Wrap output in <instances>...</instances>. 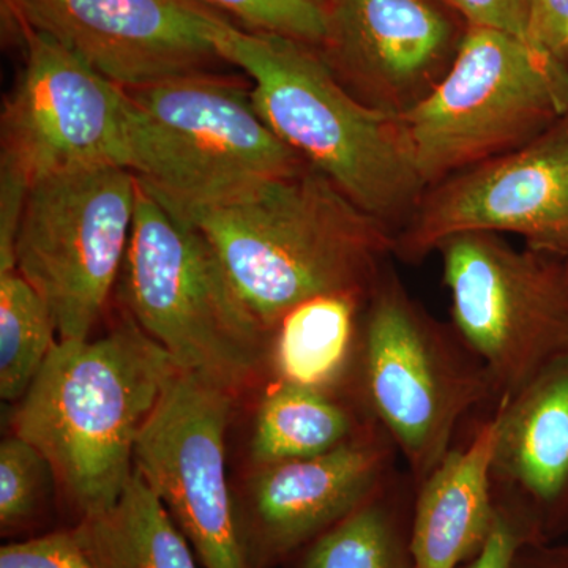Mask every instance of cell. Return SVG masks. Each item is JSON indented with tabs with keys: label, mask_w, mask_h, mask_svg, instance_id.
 I'll return each instance as SVG.
<instances>
[{
	"label": "cell",
	"mask_w": 568,
	"mask_h": 568,
	"mask_svg": "<svg viewBox=\"0 0 568 568\" xmlns=\"http://www.w3.org/2000/svg\"><path fill=\"white\" fill-rule=\"evenodd\" d=\"M22 28L48 33L123 89L209 71L230 21L196 0H10Z\"/></svg>",
	"instance_id": "4fadbf2b"
},
{
	"label": "cell",
	"mask_w": 568,
	"mask_h": 568,
	"mask_svg": "<svg viewBox=\"0 0 568 568\" xmlns=\"http://www.w3.org/2000/svg\"><path fill=\"white\" fill-rule=\"evenodd\" d=\"M469 26L497 29L530 41L529 0H446ZM532 43V41H530Z\"/></svg>",
	"instance_id": "484cf974"
},
{
	"label": "cell",
	"mask_w": 568,
	"mask_h": 568,
	"mask_svg": "<svg viewBox=\"0 0 568 568\" xmlns=\"http://www.w3.org/2000/svg\"><path fill=\"white\" fill-rule=\"evenodd\" d=\"M463 233L517 234L530 250L568 257V112L517 151L429 186L395 254L420 261Z\"/></svg>",
	"instance_id": "7c38bea8"
},
{
	"label": "cell",
	"mask_w": 568,
	"mask_h": 568,
	"mask_svg": "<svg viewBox=\"0 0 568 568\" xmlns=\"http://www.w3.org/2000/svg\"><path fill=\"white\" fill-rule=\"evenodd\" d=\"M24 65L2 111L0 171L31 186L82 168H129L126 89L48 33L24 28Z\"/></svg>",
	"instance_id": "30bf717a"
},
{
	"label": "cell",
	"mask_w": 568,
	"mask_h": 568,
	"mask_svg": "<svg viewBox=\"0 0 568 568\" xmlns=\"http://www.w3.org/2000/svg\"><path fill=\"white\" fill-rule=\"evenodd\" d=\"M74 529L95 568H197L192 545L138 470L114 507Z\"/></svg>",
	"instance_id": "44dd1931"
},
{
	"label": "cell",
	"mask_w": 568,
	"mask_h": 568,
	"mask_svg": "<svg viewBox=\"0 0 568 568\" xmlns=\"http://www.w3.org/2000/svg\"><path fill=\"white\" fill-rule=\"evenodd\" d=\"M510 568H568V547L530 544L518 549Z\"/></svg>",
	"instance_id": "f1b7e54d"
},
{
	"label": "cell",
	"mask_w": 568,
	"mask_h": 568,
	"mask_svg": "<svg viewBox=\"0 0 568 568\" xmlns=\"http://www.w3.org/2000/svg\"><path fill=\"white\" fill-rule=\"evenodd\" d=\"M126 95L130 171L182 219L308 164L272 132L252 91L230 78L201 71Z\"/></svg>",
	"instance_id": "277c9868"
},
{
	"label": "cell",
	"mask_w": 568,
	"mask_h": 568,
	"mask_svg": "<svg viewBox=\"0 0 568 568\" xmlns=\"http://www.w3.org/2000/svg\"><path fill=\"white\" fill-rule=\"evenodd\" d=\"M52 470L43 455L20 436L0 446V532L3 537L31 534L47 519V478Z\"/></svg>",
	"instance_id": "603a6c76"
},
{
	"label": "cell",
	"mask_w": 568,
	"mask_h": 568,
	"mask_svg": "<svg viewBox=\"0 0 568 568\" xmlns=\"http://www.w3.org/2000/svg\"><path fill=\"white\" fill-rule=\"evenodd\" d=\"M530 545L528 536L514 518L496 507L491 532L480 551L459 568H510L518 549Z\"/></svg>",
	"instance_id": "4316f807"
},
{
	"label": "cell",
	"mask_w": 568,
	"mask_h": 568,
	"mask_svg": "<svg viewBox=\"0 0 568 568\" xmlns=\"http://www.w3.org/2000/svg\"><path fill=\"white\" fill-rule=\"evenodd\" d=\"M306 2L313 3V6L320 7V9H323L325 11H331L334 9V6L338 0H306Z\"/></svg>",
	"instance_id": "f546056e"
},
{
	"label": "cell",
	"mask_w": 568,
	"mask_h": 568,
	"mask_svg": "<svg viewBox=\"0 0 568 568\" xmlns=\"http://www.w3.org/2000/svg\"><path fill=\"white\" fill-rule=\"evenodd\" d=\"M121 276L130 317L181 372L230 394L260 375L272 332L246 308L204 234L140 182Z\"/></svg>",
	"instance_id": "8992f818"
},
{
	"label": "cell",
	"mask_w": 568,
	"mask_h": 568,
	"mask_svg": "<svg viewBox=\"0 0 568 568\" xmlns=\"http://www.w3.org/2000/svg\"><path fill=\"white\" fill-rule=\"evenodd\" d=\"M376 428L357 399L278 381L257 409L250 452L256 467L320 457Z\"/></svg>",
	"instance_id": "ac0fdd59"
},
{
	"label": "cell",
	"mask_w": 568,
	"mask_h": 568,
	"mask_svg": "<svg viewBox=\"0 0 568 568\" xmlns=\"http://www.w3.org/2000/svg\"><path fill=\"white\" fill-rule=\"evenodd\" d=\"M398 450L383 428L320 457L257 466L237 523L253 568L284 566L395 476Z\"/></svg>",
	"instance_id": "5bb4252c"
},
{
	"label": "cell",
	"mask_w": 568,
	"mask_h": 568,
	"mask_svg": "<svg viewBox=\"0 0 568 568\" xmlns=\"http://www.w3.org/2000/svg\"><path fill=\"white\" fill-rule=\"evenodd\" d=\"M365 302L323 295L291 310L274 331L272 362L278 379L328 392L353 383Z\"/></svg>",
	"instance_id": "d6986e66"
},
{
	"label": "cell",
	"mask_w": 568,
	"mask_h": 568,
	"mask_svg": "<svg viewBox=\"0 0 568 568\" xmlns=\"http://www.w3.org/2000/svg\"><path fill=\"white\" fill-rule=\"evenodd\" d=\"M436 250L452 325L487 369L495 406L568 357V257L495 233L452 235Z\"/></svg>",
	"instance_id": "ba28073f"
},
{
	"label": "cell",
	"mask_w": 568,
	"mask_h": 568,
	"mask_svg": "<svg viewBox=\"0 0 568 568\" xmlns=\"http://www.w3.org/2000/svg\"><path fill=\"white\" fill-rule=\"evenodd\" d=\"M233 394L179 372L142 426L134 469L166 507L204 568H253L226 478Z\"/></svg>",
	"instance_id": "8fae6325"
},
{
	"label": "cell",
	"mask_w": 568,
	"mask_h": 568,
	"mask_svg": "<svg viewBox=\"0 0 568 568\" xmlns=\"http://www.w3.org/2000/svg\"><path fill=\"white\" fill-rule=\"evenodd\" d=\"M568 0H529L530 41L566 59Z\"/></svg>",
	"instance_id": "83f0119b"
},
{
	"label": "cell",
	"mask_w": 568,
	"mask_h": 568,
	"mask_svg": "<svg viewBox=\"0 0 568 568\" xmlns=\"http://www.w3.org/2000/svg\"><path fill=\"white\" fill-rule=\"evenodd\" d=\"M136 175L95 166L29 186L17 271L50 306L59 339L89 338L122 274L136 211Z\"/></svg>",
	"instance_id": "9c48e42d"
},
{
	"label": "cell",
	"mask_w": 568,
	"mask_h": 568,
	"mask_svg": "<svg viewBox=\"0 0 568 568\" xmlns=\"http://www.w3.org/2000/svg\"><path fill=\"white\" fill-rule=\"evenodd\" d=\"M220 14H231L246 31L271 32L323 47L328 37L327 11L306 0H196Z\"/></svg>",
	"instance_id": "cb8c5ba5"
},
{
	"label": "cell",
	"mask_w": 568,
	"mask_h": 568,
	"mask_svg": "<svg viewBox=\"0 0 568 568\" xmlns=\"http://www.w3.org/2000/svg\"><path fill=\"white\" fill-rule=\"evenodd\" d=\"M0 568H95L74 526L0 548Z\"/></svg>",
	"instance_id": "d4e9b609"
},
{
	"label": "cell",
	"mask_w": 568,
	"mask_h": 568,
	"mask_svg": "<svg viewBox=\"0 0 568 568\" xmlns=\"http://www.w3.org/2000/svg\"><path fill=\"white\" fill-rule=\"evenodd\" d=\"M54 317L44 298L18 271L0 274V395L17 402L54 347Z\"/></svg>",
	"instance_id": "7402d4cb"
},
{
	"label": "cell",
	"mask_w": 568,
	"mask_h": 568,
	"mask_svg": "<svg viewBox=\"0 0 568 568\" xmlns=\"http://www.w3.org/2000/svg\"><path fill=\"white\" fill-rule=\"evenodd\" d=\"M497 424L495 407L417 488L413 514L416 568H459L487 541L496 517L489 469Z\"/></svg>",
	"instance_id": "e0dca14e"
},
{
	"label": "cell",
	"mask_w": 568,
	"mask_h": 568,
	"mask_svg": "<svg viewBox=\"0 0 568 568\" xmlns=\"http://www.w3.org/2000/svg\"><path fill=\"white\" fill-rule=\"evenodd\" d=\"M567 47H568V28H567Z\"/></svg>",
	"instance_id": "4dcf8cb0"
},
{
	"label": "cell",
	"mask_w": 568,
	"mask_h": 568,
	"mask_svg": "<svg viewBox=\"0 0 568 568\" xmlns=\"http://www.w3.org/2000/svg\"><path fill=\"white\" fill-rule=\"evenodd\" d=\"M328 21L325 62L355 99L390 114L435 91L458 51L454 26L426 0H338Z\"/></svg>",
	"instance_id": "9a60e30c"
},
{
	"label": "cell",
	"mask_w": 568,
	"mask_h": 568,
	"mask_svg": "<svg viewBox=\"0 0 568 568\" xmlns=\"http://www.w3.org/2000/svg\"><path fill=\"white\" fill-rule=\"evenodd\" d=\"M566 112V59L511 33L469 26L443 81L398 118L428 190L517 151Z\"/></svg>",
	"instance_id": "52a82bcc"
},
{
	"label": "cell",
	"mask_w": 568,
	"mask_h": 568,
	"mask_svg": "<svg viewBox=\"0 0 568 568\" xmlns=\"http://www.w3.org/2000/svg\"><path fill=\"white\" fill-rule=\"evenodd\" d=\"M354 398L387 433L416 487L454 448L463 418L495 409L484 364L418 304L390 265L366 298L353 373Z\"/></svg>",
	"instance_id": "5b68a950"
},
{
	"label": "cell",
	"mask_w": 568,
	"mask_h": 568,
	"mask_svg": "<svg viewBox=\"0 0 568 568\" xmlns=\"http://www.w3.org/2000/svg\"><path fill=\"white\" fill-rule=\"evenodd\" d=\"M207 239L246 308L274 334L323 295L366 301L395 254V234L306 164L186 216Z\"/></svg>",
	"instance_id": "6da1fadb"
},
{
	"label": "cell",
	"mask_w": 568,
	"mask_h": 568,
	"mask_svg": "<svg viewBox=\"0 0 568 568\" xmlns=\"http://www.w3.org/2000/svg\"><path fill=\"white\" fill-rule=\"evenodd\" d=\"M216 47L224 62L248 74L253 102L272 132L396 237L426 192L398 114L355 99L304 41L226 21Z\"/></svg>",
	"instance_id": "3957f363"
},
{
	"label": "cell",
	"mask_w": 568,
	"mask_h": 568,
	"mask_svg": "<svg viewBox=\"0 0 568 568\" xmlns=\"http://www.w3.org/2000/svg\"><path fill=\"white\" fill-rule=\"evenodd\" d=\"M417 487L396 473L364 506L306 545L291 568H416L413 514Z\"/></svg>",
	"instance_id": "ffe728a7"
},
{
	"label": "cell",
	"mask_w": 568,
	"mask_h": 568,
	"mask_svg": "<svg viewBox=\"0 0 568 568\" xmlns=\"http://www.w3.org/2000/svg\"><path fill=\"white\" fill-rule=\"evenodd\" d=\"M496 407L495 506L530 544H555L568 532V357Z\"/></svg>",
	"instance_id": "2e32d148"
},
{
	"label": "cell",
	"mask_w": 568,
	"mask_h": 568,
	"mask_svg": "<svg viewBox=\"0 0 568 568\" xmlns=\"http://www.w3.org/2000/svg\"><path fill=\"white\" fill-rule=\"evenodd\" d=\"M179 372L132 317L102 338L52 347L21 398L14 435L47 459L77 525L121 499L142 426Z\"/></svg>",
	"instance_id": "7a4b0ae2"
}]
</instances>
